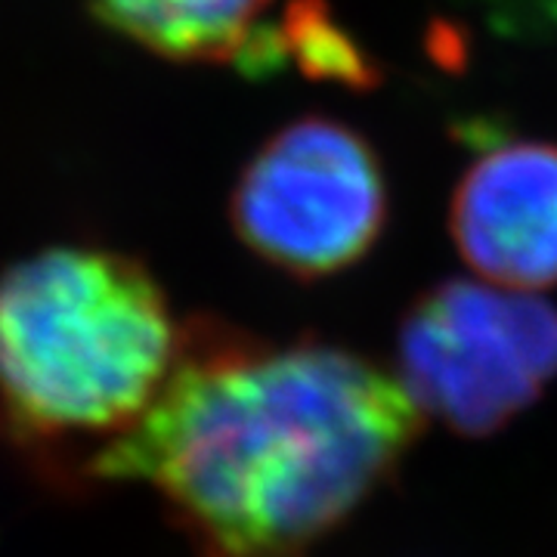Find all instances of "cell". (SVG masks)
Listing matches in <instances>:
<instances>
[{
  "mask_svg": "<svg viewBox=\"0 0 557 557\" xmlns=\"http://www.w3.org/2000/svg\"><path fill=\"white\" fill-rule=\"evenodd\" d=\"M421 428L397 375L347 347L193 319L152 409L81 471L149 486L199 557H313L397 480Z\"/></svg>",
  "mask_w": 557,
  "mask_h": 557,
  "instance_id": "obj_1",
  "label": "cell"
},
{
  "mask_svg": "<svg viewBox=\"0 0 557 557\" xmlns=\"http://www.w3.org/2000/svg\"><path fill=\"white\" fill-rule=\"evenodd\" d=\"M555 379L557 310L530 292L449 278L399 322L397 381L458 437L498 434Z\"/></svg>",
  "mask_w": 557,
  "mask_h": 557,
  "instance_id": "obj_3",
  "label": "cell"
},
{
  "mask_svg": "<svg viewBox=\"0 0 557 557\" xmlns=\"http://www.w3.org/2000/svg\"><path fill=\"white\" fill-rule=\"evenodd\" d=\"M230 223L251 255L285 276H338L379 245L387 226L379 156L341 121H292L242 168Z\"/></svg>",
  "mask_w": 557,
  "mask_h": 557,
  "instance_id": "obj_4",
  "label": "cell"
},
{
  "mask_svg": "<svg viewBox=\"0 0 557 557\" xmlns=\"http://www.w3.org/2000/svg\"><path fill=\"white\" fill-rule=\"evenodd\" d=\"M94 20L121 40L171 62L273 65L285 35L273 32V0H87Z\"/></svg>",
  "mask_w": 557,
  "mask_h": 557,
  "instance_id": "obj_6",
  "label": "cell"
},
{
  "mask_svg": "<svg viewBox=\"0 0 557 557\" xmlns=\"http://www.w3.org/2000/svg\"><path fill=\"white\" fill-rule=\"evenodd\" d=\"M449 236L490 285H557V146L505 139L478 152L453 193Z\"/></svg>",
  "mask_w": 557,
  "mask_h": 557,
  "instance_id": "obj_5",
  "label": "cell"
},
{
  "mask_svg": "<svg viewBox=\"0 0 557 557\" xmlns=\"http://www.w3.org/2000/svg\"><path fill=\"white\" fill-rule=\"evenodd\" d=\"M183 341L146 263L97 245L40 248L0 273V421L32 446L102 449L152 409Z\"/></svg>",
  "mask_w": 557,
  "mask_h": 557,
  "instance_id": "obj_2",
  "label": "cell"
}]
</instances>
